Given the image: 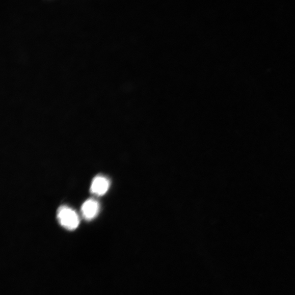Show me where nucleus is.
<instances>
[{
  "label": "nucleus",
  "mask_w": 295,
  "mask_h": 295,
  "mask_svg": "<svg viewBox=\"0 0 295 295\" xmlns=\"http://www.w3.org/2000/svg\"><path fill=\"white\" fill-rule=\"evenodd\" d=\"M57 218L60 224L69 230L76 229L79 224V219L77 213L67 206H61L59 208Z\"/></svg>",
  "instance_id": "1"
},
{
  "label": "nucleus",
  "mask_w": 295,
  "mask_h": 295,
  "mask_svg": "<svg viewBox=\"0 0 295 295\" xmlns=\"http://www.w3.org/2000/svg\"><path fill=\"white\" fill-rule=\"evenodd\" d=\"M99 203L94 199H89L87 200L81 208L82 214L86 220H92L97 215L99 211Z\"/></svg>",
  "instance_id": "2"
},
{
  "label": "nucleus",
  "mask_w": 295,
  "mask_h": 295,
  "mask_svg": "<svg viewBox=\"0 0 295 295\" xmlns=\"http://www.w3.org/2000/svg\"><path fill=\"white\" fill-rule=\"evenodd\" d=\"M109 187V180L104 177L98 176L93 180L90 192L97 196H102L107 193Z\"/></svg>",
  "instance_id": "3"
}]
</instances>
